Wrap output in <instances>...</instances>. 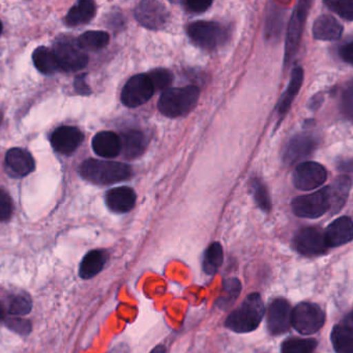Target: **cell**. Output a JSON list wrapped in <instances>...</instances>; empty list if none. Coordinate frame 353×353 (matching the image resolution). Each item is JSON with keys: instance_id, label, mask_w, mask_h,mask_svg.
Returning <instances> with one entry per match:
<instances>
[{"instance_id": "6da1fadb", "label": "cell", "mask_w": 353, "mask_h": 353, "mask_svg": "<svg viewBox=\"0 0 353 353\" xmlns=\"http://www.w3.org/2000/svg\"><path fill=\"white\" fill-rule=\"evenodd\" d=\"M132 173L133 171L129 165L96 159L84 161L80 167L81 176L96 185H112L127 181L132 176Z\"/></svg>"}, {"instance_id": "7a4b0ae2", "label": "cell", "mask_w": 353, "mask_h": 353, "mask_svg": "<svg viewBox=\"0 0 353 353\" xmlns=\"http://www.w3.org/2000/svg\"><path fill=\"white\" fill-rule=\"evenodd\" d=\"M199 94V90L194 85L165 90L159 100V110L170 119L185 117L195 108Z\"/></svg>"}, {"instance_id": "3957f363", "label": "cell", "mask_w": 353, "mask_h": 353, "mask_svg": "<svg viewBox=\"0 0 353 353\" xmlns=\"http://www.w3.org/2000/svg\"><path fill=\"white\" fill-rule=\"evenodd\" d=\"M264 316V305L258 293H251L239 309L227 317L225 326L239 334L253 332Z\"/></svg>"}, {"instance_id": "277c9868", "label": "cell", "mask_w": 353, "mask_h": 353, "mask_svg": "<svg viewBox=\"0 0 353 353\" xmlns=\"http://www.w3.org/2000/svg\"><path fill=\"white\" fill-rule=\"evenodd\" d=\"M188 36L200 48L214 50L227 40V32L220 24L196 21L188 26Z\"/></svg>"}, {"instance_id": "5b68a950", "label": "cell", "mask_w": 353, "mask_h": 353, "mask_svg": "<svg viewBox=\"0 0 353 353\" xmlns=\"http://www.w3.org/2000/svg\"><path fill=\"white\" fill-rule=\"evenodd\" d=\"M310 7H311L310 1L301 0L297 3L292 16H291L288 30H287L286 47H285V63L286 65L292 61L299 50Z\"/></svg>"}, {"instance_id": "8992f818", "label": "cell", "mask_w": 353, "mask_h": 353, "mask_svg": "<svg viewBox=\"0 0 353 353\" xmlns=\"http://www.w3.org/2000/svg\"><path fill=\"white\" fill-rule=\"evenodd\" d=\"M325 314L316 303H301L295 307L291 325L301 334H313L323 326Z\"/></svg>"}, {"instance_id": "52a82bcc", "label": "cell", "mask_w": 353, "mask_h": 353, "mask_svg": "<svg viewBox=\"0 0 353 353\" xmlns=\"http://www.w3.org/2000/svg\"><path fill=\"white\" fill-rule=\"evenodd\" d=\"M330 206L328 187L309 195L299 196L291 203L293 214L305 219L320 218L327 212Z\"/></svg>"}, {"instance_id": "ba28073f", "label": "cell", "mask_w": 353, "mask_h": 353, "mask_svg": "<svg viewBox=\"0 0 353 353\" xmlns=\"http://www.w3.org/2000/svg\"><path fill=\"white\" fill-rule=\"evenodd\" d=\"M154 90L146 74L134 76L121 92V102L129 108L141 106L154 96Z\"/></svg>"}, {"instance_id": "9c48e42d", "label": "cell", "mask_w": 353, "mask_h": 353, "mask_svg": "<svg viewBox=\"0 0 353 353\" xmlns=\"http://www.w3.org/2000/svg\"><path fill=\"white\" fill-rule=\"evenodd\" d=\"M327 179V171L319 163L303 162L295 168L292 175L293 185L301 191H313L323 185Z\"/></svg>"}, {"instance_id": "30bf717a", "label": "cell", "mask_w": 353, "mask_h": 353, "mask_svg": "<svg viewBox=\"0 0 353 353\" xmlns=\"http://www.w3.org/2000/svg\"><path fill=\"white\" fill-rule=\"evenodd\" d=\"M293 245L299 253L305 256L321 255L328 249L324 232L317 227H305L297 231Z\"/></svg>"}, {"instance_id": "8fae6325", "label": "cell", "mask_w": 353, "mask_h": 353, "mask_svg": "<svg viewBox=\"0 0 353 353\" xmlns=\"http://www.w3.org/2000/svg\"><path fill=\"white\" fill-rule=\"evenodd\" d=\"M137 21L148 30H162L168 20V12L163 3L154 0H145L135 10Z\"/></svg>"}, {"instance_id": "7c38bea8", "label": "cell", "mask_w": 353, "mask_h": 353, "mask_svg": "<svg viewBox=\"0 0 353 353\" xmlns=\"http://www.w3.org/2000/svg\"><path fill=\"white\" fill-rule=\"evenodd\" d=\"M59 69L65 72H78L88 65V57L71 43L61 42L53 49Z\"/></svg>"}, {"instance_id": "4fadbf2b", "label": "cell", "mask_w": 353, "mask_h": 353, "mask_svg": "<svg viewBox=\"0 0 353 353\" xmlns=\"http://www.w3.org/2000/svg\"><path fill=\"white\" fill-rule=\"evenodd\" d=\"M292 310L284 299H276L270 303L268 311V327L272 334H281L291 326Z\"/></svg>"}, {"instance_id": "5bb4252c", "label": "cell", "mask_w": 353, "mask_h": 353, "mask_svg": "<svg viewBox=\"0 0 353 353\" xmlns=\"http://www.w3.org/2000/svg\"><path fill=\"white\" fill-rule=\"evenodd\" d=\"M84 140V135L75 127H61L51 136V144L55 152L70 156L78 150Z\"/></svg>"}, {"instance_id": "9a60e30c", "label": "cell", "mask_w": 353, "mask_h": 353, "mask_svg": "<svg viewBox=\"0 0 353 353\" xmlns=\"http://www.w3.org/2000/svg\"><path fill=\"white\" fill-rule=\"evenodd\" d=\"M36 168V162L28 150L12 148L6 156V169L11 176L21 179L32 173Z\"/></svg>"}, {"instance_id": "2e32d148", "label": "cell", "mask_w": 353, "mask_h": 353, "mask_svg": "<svg viewBox=\"0 0 353 353\" xmlns=\"http://www.w3.org/2000/svg\"><path fill=\"white\" fill-rule=\"evenodd\" d=\"M316 148H317V142L312 136L303 135V134L295 136L290 140L285 150L284 162L287 165H293L294 163L299 162L313 154Z\"/></svg>"}, {"instance_id": "e0dca14e", "label": "cell", "mask_w": 353, "mask_h": 353, "mask_svg": "<svg viewBox=\"0 0 353 353\" xmlns=\"http://www.w3.org/2000/svg\"><path fill=\"white\" fill-rule=\"evenodd\" d=\"M328 248L340 247L350 243L353 239L352 220L349 216H341L334 220L324 232Z\"/></svg>"}, {"instance_id": "ac0fdd59", "label": "cell", "mask_w": 353, "mask_h": 353, "mask_svg": "<svg viewBox=\"0 0 353 353\" xmlns=\"http://www.w3.org/2000/svg\"><path fill=\"white\" fill-rule=\"evenodd\" d=\"M135 191L129 187H119L110 190L106 195L109 210L117 214H125L133 210L136 203Z\"/></svg>"}, {"instance_id": "d6986e66", "label": "cell", "mask_w": 353, "mask_h": 353, "mask_svg": "<svg viewBox=\"0 0 353 353\" xmlns=\"http://www.w3.org/2000/svg\"><path fill=\"white\" fill-rule=\"evenodd\" d=\"M92 150L102 158H115L121 152V138L113 132H100L92 139Z\"/></svg>"}, {"instance_id": "ffe728a7", "label": "cell", "mask_w": 353, "mask_h": 353, "mask_svg": "<svg viewBox=\"0 0 353 353\" xmlns=\"http://www.w3.org/2000/svg\"><path fill=\"white\" fill-rule=\"evenodd\" d=\"M332 343L336 353H353V326L351 314L342 323L334 326Z\"/></svg>"}, {"instance_id": "44dd1931", "label": "cell", "mask_w": 353, "mask_h": 353, "mask_svg": "<svg viewBox=\"0 0 353 353\" xmlns=\"http://www.w3.org/2000/svg\"><path fill=\"white\" fill-rule=\"evenodd\" d=\"M342 34L343 26L332 16H320L314 23L313 36L316 40L336 41L341 38Z\"/></svg>"}, {"instance_id": "7402d4cb", "label": "cell", "mask_w": 353, "mask_h": 353, "mask_svg": "<svg viewBox=\"0 0 353 353\" xmlns=\"http://www.w3.org/2000/svg\"><path fill=\"white\" fill-rule=\"evenodd\" d=\"M351 187H352V181H351L350 177L347 176V175H341L332 183L330 187H328L330 208H332L334 214L340 212L341 208L346 203Z\"/></svg>"}, {"instance_id": "603a6c76", "label": "cell", "mask_w": 353, "mask_h": 353, "mask_svg": "<svg viewBox=\"0 0 353 353\" xmlns=\"http://www.w3.org/2000/svg\"><path fill=\"white\" fill-rule=\"evenodd\" d=\"M121 152L127 159H136L143 154L146 148V138L137 130L125 132L121 136Z\"/></svg>"}, {"instance_id": "cb8c5ba5", "label": "cell", "mask_w": 353, "mask_h": 353, "mask_svg": "<svg viewBox=\"0 0 353 353\" xmlns=\"http://www.w3.org/2000/svg\"><path fill=\"white\" fill-rule=\"evenodd\" d=\"M96 13V3L90 0H82L70 10L65 17V23L71 28L83 26L94 19Z\"/></svg>"}, {"instance_id": "d4e9b609", "label": "cell", "mask_w": 353, "mask_h": 353, "mask_svg": "<svg viewBox=\"0 0 353 353\" xmlns=\"http://www.w3.org/2000/svg\"><path fill=\"white\" fill-rule=\"evenodd\" d=\"M108 255L106 252L94 250L86 254L80 264L79 274L82 279H92L96 276L106 264Z\"/></svg>"}, {"instance_id": "484cf974", "label": "cell", "mask_w": 353, "mask_h": 353, "mask_svg": "<svg viewBox=\"0 0 353 353\" xmlns=\"http://www.w3.org/2000/svg\"><path fill=\"white\" fill-rule=\"evenodd\" d=\"M303 81V69H301V68H295L292 73H291L288 88H287L286 92H285V94H283L282 98H281V102L278 106L279 114H280L281 117H283L285 113L288 112L293 100H294L295 97L297 96L299 90H301Z\"/></svg>"}, {"instance_id": "4316f807", "label": "cell", "mask_w": 353, "mask_h": 353, "mask_svg": "<svg viewBox=\"0 0 353 353\" xmlns=\"http://www.w3.org/2000/svg\"><path fill=\"white\" fill-rule=\"evenodd\" d=\"M32 61H34L37 69L41 73L46 74V75H52V74L57 73L59 70H61L54 52L47 47L37 48L34 54H32Z\"/></svg>"}, {"instance_id": "83f0119b", "label": "cell", "mask_w": 353, "mask_h": 353, "mask_svg": "<svg viewBox=\"0 0 353 353\" xmlns=\"http://www.w3.org/2000/svg\"><path fill=\"white\" fill-rule=\"evenodd\" d=\"M109 41H110V37L107 32L92 30L81 34L78 38L77 44L82 50L98 51L105 48L109 44Z\"/></svg>"}, {"instance_id": "f1b7e54d", "label": "cell", "mask_w": 353, "mask_h": 353, "mask_svg": "<svg viewBox=\"0 0 353 353\" xmlns=\"http://www.w3.org/2000/svg\"><path fill=\"white\" fill-rule=\"evenodd\" d=\"M241 284L239 279L230 278L223 283V290L216 301V305L220 309L226 310L230 307L241 294Z\"/></svg>"}, {"instance_id": "f546056e", "label": "cell", "mask_w": 353, "mask_h": 353, "mask_svg": "<svg viewBox=\"0 0 353 353\" xmlns=\"http://www.w3.org/2000/svg\"><path fill=\"white\" fill-rule=\"evenodd\" d=\"M224 260V253L221 243H214L206 250L203 259V270L205 274L212 276L218 272Z\"/></svg>"}, {"instance_id": "4dcf8cb0", "label": "cell", "mask_w": 353, "mask_h": 353, "mask_svg": "<svg viewBox=\"0 0 353 353\" xmlns=\"http://www.w3.org/2000/svg\"><path fill=\"white\" fill-rule=\"evenodd\" d=\"M317 347L314 339L291 338L282 344V353H313Z\"/></svg>"}, {"instance_id": "1f68e13d", "label": "cell", "mask_w": 353, "mask_h": 353, "mask_svg": "<svg viewBox=\"0 0 353 353\" xmlns=\"http://www.w3.org/2000/svg\"><path fill=\"white\" fill-rule=\"evenodd\" d=\"M251 190L256 203L259 205V208L264 212H270L272 210V202H270V195H268V189L264 183L260 179H254L251 181Z\"/></svg>"}, {"instance_id": "d6a6232c", "label": "cell", "mask_w": 353, "mask_h": 353, "mask_svg": "<svg viewBox=\"0 0 353 353\" xmlns=\"http://www.w3.org/2000/svg\"><path fill=\"white\" fill-rule=\"evenodd\" d=\"M148 76L154 86V92L167 90L172 83V74L165 69L154 70Z\"/></svg>"}, {"instance_id": "836d02e7", "label": "cell", "mask_w": 353, "mask_h": 353, "mask_svg": "<svg viewBox=\"0 0 353 353\" xmlns=\"http://www.w3.org/2000/svg\"><path fill=\"white\" fill-rule=\"evenodd\" d=\"M32 307V301H30L28 296L20 295V296H16L15 299L12 301L11 305H10L9 312L11 315L18 317V316H23L30 313Z\"/></svg>"}, {"instance_id": "e575fe53", "label": "cell", "mask_w": 353, "mask_h": 353, "mask_svg": "<svg viewBox=\"0 0 353 353\" xmlns=\"http://www.w3.org/2000/svg\"><path fill=\"white\" fill-rule=\"evenodd\" d=\"M326 6L334 13L348 21L353 20V3L352 1H325Z\"/></svg>"}, {"instance_id": "d590c367", "label": "cell", "mask_w": 353, "mask_h": 353, "mask_svg": "<svg viewBox=\"0 0 353 353\" xmlns=\"http://www.w3.org/2000/svg\"><path fill=\"white\" fill-rule=\"evenodd\" d=\"M6 324L10 330H13L16 334H22V336H26L32 332V323L23 318H10V319H7Z\"/></svg>"}, {"instance_id": "8d00e7d4", "label": "cell", "mask_w": 353, "mask_h": 353, "mask_svg": "<svg viewBox=\"0 0 353 353\" xmlns=\"http://www.w3.org/2000/svg\"><path fill=\"white\" fill-rule=\"evenodd\" d=\"M13 201L7 192L0 189V221H8L13 214Z\"/></svg>"}, {"instance_id": "74e56055", "label": "cell", "mask_w": 353, "mask_h": 353, "mask_svg": "<svg viewBox=\"0 0 353 353\" xmlns=\"http://www.w3.org/2000/svg\"><path fill=\"white\" fill-rule=\"evenodd\" d=\"M353 90L352 85L349 84L348 88L345 90L342 97V104H341V109H342L343 114L350 119L352 117V107H353Z\"/></svg>"}, {"instance_id": "f35d334b", "label": "cell", "mask_w": 353, "mask_h": 353, "mask_svg": "<svg viewBox=\"0 0 353 353\" xmlns=\"http://www.w3.org/2000/svg\"><path fill=\"white\" fill-rule=\"evenodd\" d=\"M212 5V1H205V0H188L183 3L185 9L192 13H203Z\"/></svg>"}, {"instance_id": "ab89813d", "label": "cell", "mask_w": 353, "mask_h": 353, "mask_svg": "<svg viewBox=\"0 0 353 353\" xmlns=\"http://www.w3.org/2000/svg\"><path fill=\"white\" fill-rule=\"evenodd\" d=\"M75 90H77L78 94H84V96L92 94L90 86L86 84L85 75L78 76L76 78Z\"/></svg>"}, {"instance_id": "60d3db41", "label": "cell", "mask_w": 353, "mask_h": 353, "mask_svg": "<svg viewBox=\"0 0 353 353\" xmlns=\"http://www.w3.org/2000/svg\"><path fill=\"white\" fill-rule=\"evenodd\" d=\"M340 57L345 63H350L352 65L353 63V43L349 42L348 44L344 45L342 48L340 49Z\"/></svg>"}, {"instance_id": "b9f144b4", "label": "cell", "mask_w": 353, "mask_h": 353, "mask_svg": "<svg viewBox=\"0 0 353 353\" xmlns=\"http://www.w3.org/2000/svg\"><path fill=\"white\" fill-rule=\"evenodd\" d=\"M109 353H129V348H128L127 345H119Z\"/></svg>"}, {"instance_id": "7bdbcfd3", "label": "cell", "mask_w": 353, "mask_h": 353, "mask_svg": "<svg viewBox=\"0 0 353 353\" xmlns=\"http://www.w3.org/2000/svg\"><path fill=\"white\" fill-rule=\"evenodd\" d=\"M322 102V98L320 96L315 97V98L313 99V100L311 101V105H310V108L316 109L318 108V107L320 106V104H321Z\"/></svg>"}, {"instance_id": "ee69618b", "label": "cell", "mask_w": 353, "mask_h": 353, "mask_svg": "<svg viewBox=\"0 0 353 353\" xmlns=\"http://www.w3.org/2000/svg\"><path fill=\"white\" fill-rule=\"evenodd\" d=\"M6 315H7V310H6L3 303H0V321L6 319Z\"/></svg>"}, {"instance_id": "f6af8a7d", "label": "cell", "mask_w": 353, "mask_h": 353, "mask_svg": "<svg viewBox=\"0 0 353 353\" xmlns=\"http://www.w3.org/2000/svg\"><path fill=\"white\" fill-rule=\"evenodd\" d=\"M165 351H166L165 347L162 346V345H159L156 348L152 349V351L150 353H165Z\"/></svg>"}, {"instance_id": "bcb514c9", "label": "cell", "mask_w": 353, "mask_h": 353, "mask_svg": "<svg viewBox=\"0 0 353 353\" xmlns=\"http://www.w3.org/2000/svg\"><path fill=\"white\" fill-rule=\"evenodd\" d=\"M3 23H1V21H0V34H3Z\"/></svg>"}, {"instance_id": "7dc6e473", "label": "cell", "mask_w": 353, "mask_h": 353, "mask_svg": "<svg viewBox=\"0 0 353 353\" xmlns=\"http://www.w3.org/2000/svg\"><path fill=\"white\" fill-rule=\"evenodd\" d=\"M1 121H3V117H1V112H0V123H1Z\"/></svg>"}]
</instances>
